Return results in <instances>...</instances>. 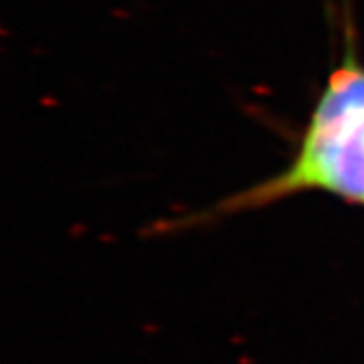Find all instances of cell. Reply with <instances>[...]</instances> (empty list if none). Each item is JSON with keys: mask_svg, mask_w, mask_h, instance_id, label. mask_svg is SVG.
Segmentation results:
<instances>
[{"mask_svg": "<svg viewBox=\"0 0 364 364\" xmlns=\"http://www.w3.org/2000/svg\"><path fill=\"white\" fill-rule=\"evenodd\" d=\"M306 188H324L364 205V119L332 134L308 132L294 166L275 181L235 198V208L255 207Z\"/></svg>", "mask_w": 364, "mask_h": 364, "instance_id": "cell-1", "label": "cell"}, {"mask_svg": "<svg viewBox=\"0 0 364 364\" xmlns=\"http://www.w3.org/2000/svg\"><path fill=\"white\" fill-rule=\"evenodd\" d=\"M364 119V69L348 63L338 69L314 109L308 132L330 134L346 130Z\"/></svg>", "mask_w": 364, "mask_h": 364, "instance_id": "cell-2", "label": "cell"}]
</instances>
